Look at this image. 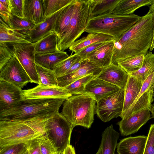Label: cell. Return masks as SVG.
I'll return each mask as SVG.
<instances>
[{
	"label": "cell",
	"mask_w": 154,
	"mask_h": 154,
	"mask_svg": "<svg viewBox=\"0 0 154 154\" xmlns=\"http://www.w3.org/2000/svg\"><path fill=\"white\" fill-rule=\"evenodd\" d=\"M149 13H151L153 17V35H154V0H153L152 3L150 5Z\"/></svg>",
	"instance_id": "47"
},
{
	"label": "cell",
	"mask_w": 154,
	"mask_h": 154,
	"mask_svg": "<svg viewBox=\"0 0 154 154\" xmlns=\"http://www.w3.org/2000/svg\"><path fill=\"white\" fill-rule=\"evenodd\" d=\"M0 2L9 9L11 11V5L10 0H0Z\"/></svg>",
	"instance_id": "48"
},
{
	"label": "cell",
	"mask_w": 154,
	"mask_h": 154,
	"mask_svg": "<svg viewBox=\"0 0 154 154\" xmlns=\"http://www.w3.org/2000/svg\"><path fill=\"white\" fill-rule=\"evenodd\" d=\"M0 79L10 83L21 89L31 79L14 56L0 69Z\"/></svg>",
	"instance_id": "10"
},
{
	"label": "cell",
	"mask_w": 154,
	"mask_h": 154,
	"mask_svg": "<svg viewBox=\"0 0 154 154\" xmlns=\"http://www.w3.org/2000/svg\"><path fill=\"white\" fill-rule=\"evenodd\" d=\"M112 36L100 33H90L85 37L76 40L69 47V50L75 53L95 43L112 40Z\"/></svg>",
	"instance_id": "25"
},
{
	"label": "cell",
	"mask_w": 154,
	"mask_h": 154,
	"mask_svg": "<svg viewBox=\"0 0 154 154\" xmlns=\"http://www.w3.org/2000/svg\"><path fill=\"white\" fill-rule=\"evenodd\" d=\"M154 49V35H153V38L152 40V42L151 45V47L149 49L150 51H152Z\"/></svg>",
	"instance_id": "50"
},
{
	"label": "cell",
	"mask_w": 154,
	"mask_h": 154,
	"mask_svg": "<svg viewBox=\"0 0 154 154\" xmlns=\"http://www.w3.org/2000/svg\"><path fill=\"white\" fill-rule=\"evenodd\" d=\"M96 154H101V149L100 146Z\"/></svg>",
	"instance_id": "51"
},
{
	"label": "cell",
	"mask_w": 154,
	"mask_h": 154,
	"mask_svg": "<svg viewBox=\"0 0 154 154\" xmlns=\"http://www.w3.org/2000/svg\"><path fill=\"white\" fill-rule=\"evenodd\" d=\"M39 148L41 154H58L46 135L40 137Z\"/></svg>",
	"instance_id": "40"
},
{
	"label": "cell",
	"mask_w": 154,
	"mask_h": 154,
	"mask_svg": "<svg viewBox=\"0 0 154 154\" xmlns=\"http://www.w3.org/2000/svg\"><path fill=\"white\" fill-rule=\"evenodd\" d=\"M143 154H154V124L150 126Z\"/></svg>",
	"instance_id": "42"
},
{
	"label": "cell",
	"mask_w": 154,
	"mask_h": 154,
	"mask_svg": "<svg viewBox=\"0 0 154 154\" xmlns=\"http://www.w3.org/2000/svg\"><path fill=\"white\" fill-rule=\"evenodd\" d=\"M14 56L7 44L0 43V69Z\"/></svg>",
	"instance_id": "39"
},
{
	"label": "cell",
	"mask_w": 154,
	"mask_h": 154,
	"mask_svg": "<svg viewBox=\"0 0 154 154\" xmlns=\"http://www.w3.org/2000/svg\"><path fill=\"white\" fill-rule=\"evenodd\" d=\"M35 54L54 53L60 51L58 48V37L53 32L37 42L33 43Z\"/></svg>",
	"instance_id": "24"
},
{
	"label": "cell",
	"mask_w": 154,
	"mask_h": 154,
	"mask_svg": "<svg viewBox=\"0 0 154 154\" xmlns=\"http://www.w3.org/2000/svg\"><path fill=\"white\" fill-rule=\"evenodd\" d=\"M40 137L34 139L29 142L28 149L29 154H41L39 148Z\"/></svg>",
	"instance_id": "44"
},
{
	"label": "cell",
	"mask_w": 154,
	"mask_h": 154,
	"mask_svg": "<svg viewBox=\"0 0 154 154\" xmlns=\"http://www.w3.org/2000/svg\"><path fill=\"white\" fill-rule=\"evenodd\" d=\"M141 17L134 14L127 15L104 14L91 18L85 32L106 34L117 40Z\"/></svg>",
	"instance_id": "5"
},
{
	"label": "cell",
	"mask_w": 154,
	"mask_h": 154,
	"mask_svg": "<svg viewBox=\"0 0 154 154\" xmlns=\"http://www.w3.org/2000/svg\"><path fill=\"white\" fill-rule=\"evenodd\" d=\"M82 59L77 54L72 53L68 57L56 64L53 69L57 78L65 75L71 66Z\"/></svg>",
	"instance_id": "34"
},
{
	"label": "cell",
	"mask_w": 154,
	"mask_h": 154,
	"mask_svg": "<svg viewBox=\"0 0 154 154\" xmlns=\"http://www.w3.org/2000/svg\"><path fill=\"white\" fill-rule=\"evenodd\" d=\"M93 6V0H75L73 14L65 32L58 40L60 51L68 49L85 31Z\"/></svg>",
	"instance_id": "6"
},
{
	"label": "cell",
	"mask_w": 154,
	"mask_h": 154,
	"mask_svg": "<svg viewBox=\"0 0 154 154\" xmlns=\"http://www.w3.org/2000/svg\"><path fill=\"white\" fill-rule=\"evenodd\" d=\"M145 55H135L126 59L118 64L128 75L139 70L142 67Z\"/></svg>",
	"instance_id": "35"
},
{
	"label": "cell",
	"mask_w": 154,
	"mask_h": 154,
	"mask_svg": "<svg viewBox=\"0 0 154 154\" xmlns=\"http://www.w3.org/2000/svg\"><path fill=\"white\" fill-rule=\"evenodd\" d=\"M150 111L149 109H145L118 122L121 135L125 136L137 132L151 118Z\"/></svg>",
	"instance_id": "13"
},
{
	"label": "cell",
	"mask_w": 154,
	"mask_h": 154,
	"mask_svg": "<svg viewBox=\"0 0 154 154\" xmlns=\"http://www.w3.org/2000/svg\"><path fill=\"white\" fill-rule=\"evenodd\" d=\"M35 64L40 84L49 86H58L57 77L53 70L46 68L35 63Z\"/></svg>",
	"instance_id": "32"
},
{
	"label": "cell",
	"mask_w": 154,
	"mask_h": 154,
	"mask_svg": "<svg viewBox=\"0 0 154 154\" xmlns=\"http://www.w3.org/2000/svg\"><path fill=\"white\" fill-rule=\"evenodd\" d=\"M29 142L27 143L13 145L1 148L0 154H23L28 149Z\"/></svg>",
	"instance_id": "38"
},
{
	"label": "cell",
	"mask_w": 154,
	"mask_h": 154,
	"mask_svg": "<svg viewBox=\"0 0 154 154\" xmlns=\"http://www.w3.org/2000/svg\"><path fill=\"white\" fill-rule=\"evenodd\" d=\"M95 77H96L93 74L88 75L76 80L64 88L72 95L84 94L86 85Z\"/></svg>",
	"instance_id": "37"
},
{
	"label": "cell",
	"mask_w": 154,
	"mask_h": 154,
	"mask_svg": "<svg viewBox=\"0 0 154 154\" xmlns=\"http://www.w3.org/2000/svg\"><path fill=\"white\" fill-rule=\"evenodd\" d=\"M115 39L106 43L91 53L87 54L88 59L102 68L112 63Z\"/></svg>",
	"instance_id": "18"
},
{
	"label": "cell",
	"mask_w": 154,
	"mask_h": 154,
	"mask_svg": "<svg viewBox=\"0 0 154 154\" xmlns=\"http://www.w3.org/2000/svg\"><path fill=\"white\" fill-rule=\"evenodd\" d=\"M7 44L30 78L31 83L38 85L40 84L35 66V54L33 43H10Z\"/></svg>",
	"instance_id": "9"
},
{
	"label": "cell",
	"mask_w": 154,
	"mask_h": 154,
	"mask_svg": "<svg viewBox=\"0 0 154 154\" xmlns=\"http://www.w3.org/2000/svg\"><path fill=\"white\" fill-rule=\"evenodd\" d=\"M124 90L118 91L100 99L97 103L96 113L103 122L120 117L123 110Z\"/></svg>",
	"instance_id": "8"
},
{
	"label": "cell",
	"mask_w": 154,
	"mask_h": 154,
	"mask_svg": "<svg viewBox=\"0 0 154 154\" xmlns=\"http://www.w3.org/2000/svg\"><path fill=\"white\" fill-rule=\"evenodd\" d=\"M154 70V54L147 53L144 56L141 68L138 70L129 74L143 82Z\"/></svg>",
	"instance_id": "31"
},
{
	"label": "cell",
	"mask_w": 154,
	"mask_h": 154,
	"mask_svg": "<svg viewBox=\"0 0 154 154\" xmlns=\"http://www.w3.org/2000/svg\"><path fill=\"white\" fill-rule=\"evenodd\" d=\"M153 0H120L112 14L127 15L133 14L138 8L150 5Z\"/></svg>",
	"instance_id": "28"
},
{
	"label": "cell",
	"mask_w": 154,
	"mask_h": 154,
	"mask_svg": "<svg viewBox=\"0 0 154 154\" xmlns=\"http://www.w3.org/2000/svg\"><path fill=\"white\" fill-rule=\"evenodd\" d=\"M128 75L124 90V106L122 114L126 111L134 103L139 94L143 83L134 77Z\"/></svg>",
	"instance_id": "22"
},
{
	"label": "cell",
	"mask_w": 154,
	"mask_h": 154,
	"mask_svg": "<svg viewBox=\"0 0 154 154\" xmlns=\"http://www.w3.org/2000/svg\"><path fill=\"white\" fill-rule=\"evenodd\" d=\"M152 90L150 88L145 92L126 111L122 114V119L127 117L132 114L146 109H151L153 101Z\"/></svg>",
	"instance_id": "29"
},
{
	"label": "cell",
	"mask_w": 154,
	"mask_h": 154,
	"mask_svg": "<svg viewBox=\"0 0 154 154\" xmlns=\"http://www.w3.org/2000/svg\"><path fill=\"white\" fill-rule=\"evenodd\" d=\"M151 88L152 90L153 97H154V84L152 87Z\"/></svg>",
	"instance_id": "52"
},
{
	"label": "cell",
	"mask_w": 154,
	"mask_h": 154,
	"mask_svg": "<svg viewBox=\"0 0 154 154\" xmlns=\"http://www.w3.org/2000/svg\"><path fill=\"white\" fill-rule=\"evenodd\" d=\"M119 134L113 128L112 124L103 132L100 146L101 154H114L118 144Z\"/></svg>",
	"instance_id": "23"
},
{
	"label": "cell",
	"mask_w": 154,
	"mask_h": 154,
	"mask_svg": "<svg viewBox=\"0 0 154 154\" xmlns=\"http://www.w3.org/2000/svg\"><path fill=\"white\" fill-rule=\"evenodd\" d=\"M150 112L152 115V118H154V103L152 104V106L150 110Z\"/></svg>",
	"instance_id": "49"
},
{
	"label": "cell",
	"mask_w": 154,
	"mask_h": 154,
	"mask_svg": "<svg viewBox=\"0 0 154 154\" xmlns=\"http://www.w3.org/2000/svg\"><path fill=\"white\" fill-rule=\"evenodd\" d=\"M62 9L43 22L36 25L28 31L26 35L28 36L29 41L32 43H35L51 32H54L57 20Z\"/></svg>",
	"instance_id": "19"
},
{
	"label": "cell",
	"mask_w": 154,
	"mask_h": 154,
	"mask_svg": "<svg viewBox=\"0 0 154 154\" xmlns=\"http://www.w3.org/2000/svg\"><path fill=\"white\" fill-rule=\"evenodd\" d=\"M27 35L10 27L0 18V43H30Z\"/></svg>",
	"instance_id": "21"
},
{
	"label": "cell",
	"mask_w": 154,
	"mask_h": 154,
	"mask_svg": "<svg viewBox=\"0 0 154 154\" xmlns=\"http://www.w3.org/2000/svg\"><path fill=\"white\" fill-rule=\"evenodd\" d=\"M74 127L59 112L46 121L45 125L46 136L58 154H62L70 144L71 134Z\"/></svg>",
	"instance_id": "7"
},
{
	"label": "cell",
	"mask_w": 154,
	"mask_h": 154,
	"mask_svg": "<svg viewBox=\"0 0 154 154\" xmlns=\"http://www.w3.org/2000/svg\"><path fill=\"white\" fill-rule=\"evenodd\" d=\"M128 77L127 72L119 66L112 63L103 68L97 77L124 90Z\"/></svg>",
	"instance_id": "15"
},
{
	"label": "cell",
	"mask_w": 154,
	"mask_h": 154,
	"mask_svg": "<svg viewBox=\"0 0 154 154\" xmlns=\"http://www.w3.org/2000/svg\"><path fill=\"white\" fill-rule=\"evenodd\" d=\"M72 0H43L45 20L64 8Z\"/></svg>",
	"instance_id": "33"
},
{
	"label": "cell",
	"mask_w": 154,
	"mask_h": 154,
	"mask_svg": "<svg viewBox=\"0 0 154 154\" xmlns=\"http://www.w3.org/2000/svg\"><path fill=\"white\" fill-rule=\"evenodd\" d=\"M108 41L95 43L85 47L76 54H77L82 59H86L87 54L94 51Z\"/></svg>",
	"instance_id": "43"
},
{
	"label": "cell",
	"mask_w": 154,
	"mask_h": 154,
	"mask_svg": "<svg viewBox=\"0 0 154 154\" xmlns=\"http://www.w3.org/2000/svg\"><path fill=\"white\" fill-rule=\"evenodd\" d=\"M153 36L152 14L148 13L118 39H115L112 63L118 64L132 56L147 53Z\"/></svg>",
	"instance_id": "1"
},
{
	"label": "cell",
	"mask_w": 154,
	"mask_h": 154,
	"mask_svg": "<svg viewBox=\"0 0 154 154\" xmlns=\"http://www.w3.org/2000/svg\"><path fill=\"white\" fill-rule=\"evenodd\" d=\"M82 61V58L80 60L75 63L71 66L70 69L67 72L65 75L71 74L77 70L81 66Z\"/></svg>",
	"instance_id": "45"
},
{
	"label": "cell",
	"mask_w": 154,
	"mask_h": 154,
	"mask_svg": "<svg viewBox=\"0 0 154 154\" xmlns=\"http://www.w3.org/2000/svg\"><path fill=\"white\" fill-rule=\"evenodd\" d=\"M62 154H76L74 147L69 144L64 150Z\"/></svg>",
	"instance_id": "46"
},
{
	"label": "cell",
	"mask_w": 154,
	"mask_h": 154,
	"mask_svg": "<svg viewBox=\"0 0 154 154\" xmlns=\"http://www.w3.org/2000/svg\"><path fill=\"white\" fill-rule=\"evenodd\" d=\"M69 57L66 52L60 51L52 53L35 54V63L52 70L56 64Z\"/></svg>",
	"instance_id": "27"
},
{
	"label": "cell",
	"mask_w": 154,
	"mask_h": 154,
	"mask_svg": "<svg viewBox=\"0 0 154 154\" xmlns=\"http://www.w3.org/2000/svg\"><path fill=\"white\" fill-rule=\"evenodd\" d=\"M72 96L64 88L38 84L32 88L22 90L23 100L34 99H64Z\"/></svg>",
	"instance_id": "11"
},
{
	"label": "cell",
	"mask_w": 154,
	"mask_h": 154,
	"mask_svg": "<svg viewBox=\"0 0 154 154\" xmlns=\"http://www.w3.org/2000/svg\"><path fill=\"white\" fill-rule=\"evenodd\" d=\"M120 0H93L92 17L112 14Z\"/></svg>",
	"instance_id": "30"
},
{
	"label": "cell",
	"mask_w": 154,
	"mask_h": 154,
	"mask_svg": "<svg viewBox=\"0 0 154 154\" xmlns=\"http://www.w3.org/2000/svg\"><path fill=\"white\" fill-rule=\"evenodd\" d=\"M147 136L143 135L124 138L118 143V154H143Z\"/></svg>",
	"instance_id": "17"
},
{
	"label": "cell",
	"mask_w": 154,
	"mask_h": 154,
	"mask_svg": "<svg viewBox=\"0 0 154 154\" xmlns=\"http://www.w3.org/2000/svg\"><path fill=\"white\" fill-rule=\"evenodd\" d=\"M120 89L117 86L96 77L86 84L84 93L91 96L97 102L102 98Z\"/></svg>",
	"instance_id": "16"
},
{
	"label": "cell",
	"mask_w": 154,
	"mask_h": 154,
	"mask_svg": "<svg viewBox=\"0 0 154 154\" xmlns=\"http://www.w3.org/2000/svg\"><path fill=\"white\" fill-rule=\"evenodd\" d=\"M64 99L23 100L13 108L0 112V120L48 119L59 112Z\"/></svg>",
	"instance_id": "3"
},
{
	"label": "cell",
	"mask_w": 154,
	"mask_h": 154,
	"mask_svg": "<svg viewBox=\"0 0 154 154\" xmlns=\"http://www.w3.org/2000/svg\"><path fill=\"white\" fill-rule=\"evenodd\" d=\"M48 119L0 120V148L13 145L27 143L46 135L45 125Z\"/></svg>",
	"instance_id": "2"
},
{
	"label": "cell",
	"mask_w": 154,
	"mask_h": 154,
	"mask_svg": "<svg viewBox=\"0 0 154 154\" xmlns=\"http://www.w3.org/2000/svg\"><path fill=\"white\" fill-rule=\"evenodd\" d=\"M23 100L22 89L0 79V112L13 108Z\"/></svg>",
	"instance_id": "12"
},
{
	"label": "cell",
	"mask_w": 154,
	"mask_h": 154,
	"mask_svg": "<svg viewBox=\"0 0 154 154\" xmlns=\"http://www.w3.org/2000/svg\"><path fill=\"white\" fill-rule=\"evenodd\" d=\"M23 154H29L28 149Z\"/></svg>",
	"instance_id": "53"
},
{
	"label": "cell",
	"mask_w": 154,
	"mask_h": 154,
	"mask_svg": "<svg viewBox=\"0 0 154 154\" xmlns=\"http://www.w3.org/2000/svg\"><path fill=\"white\" fill-rule=\"evenodd\" d=\"M11 5V13L12 15L24 18V0H10Z\"/></svg>",
	"instance_id": "41"
},
{
	"label": "cell",
	"mask_w": 154,
	"mask_h": 154,
	"mask_svg": "<svg viewBox=\"0 0 154 154\" xmlns=\"http://www.w3.org/2000/svg\"><path fill=\"white\" fill-rule=\"evenodd\" d=\"M24 14L25 18L35 25L44 21L43 0H24Z\"/></svg>",
	"instance_id": "20"
},
{
	"label": "cell",
	"mask_w": 154,
	"mask_h": 154,
	"mask_svg": "<svg viewBox=\"0 0 154 154\" xmlns=\"http://www.w3.org/2000/svg\"><path fill=\"white\" fill-rule=\"evenodd\" d=\"M75 3L73 0L61 10L57 20L54 31L57 34L58 40L67 29L72 19Z\"/></svg>",
	"instance_id": "26"
},
{
	"label": "cell",
	"mask_w": 154,
	"mask_h": 154,
	"mask_svg": "<svg viewBox=\"0 0 154 154\" xmlns=\"http://www.w3.org/2000/svg\"><path fill=\"white\" fill-rule=\"evenodd\" d=\"M102 68L88 59H82L81 66L77 70L57 78L58 85L64 88L76 80L90 74H93L97 77Z\"/></svg>",
	"instance_id": "14"
},
{
	"label": "cell",
	"mask_w": 154,
	"mask_h": 154,
	"mask_svg": "<svg viewBox=\"0 0 154 154\" xmlns=\"http://www.w3.org/2000/svg\"><path fill=\"white\" fill-rule=\"evenodd\" d=\"M8 24L14 30L25 35L35 25L25 18H20L12 14Z\"/></svg>",
	"instance_id": "36"
},
{
	"label": "cell",
	"mask_w": 154,
	"mask_h": 154,
	"mask_svg": "<svg viewBox=\"0 0 154 154\" xmlns=\"http://www.w3.org/2000/svg\"><path fill=\"white\" fill-rule=\"evenodd\" d=\"M96 102L86 94L72 95L65 100L61 113L74 127L89 128L94 121Z\"/></svg>",
	"instance_id": "4"
}]
</instances>
